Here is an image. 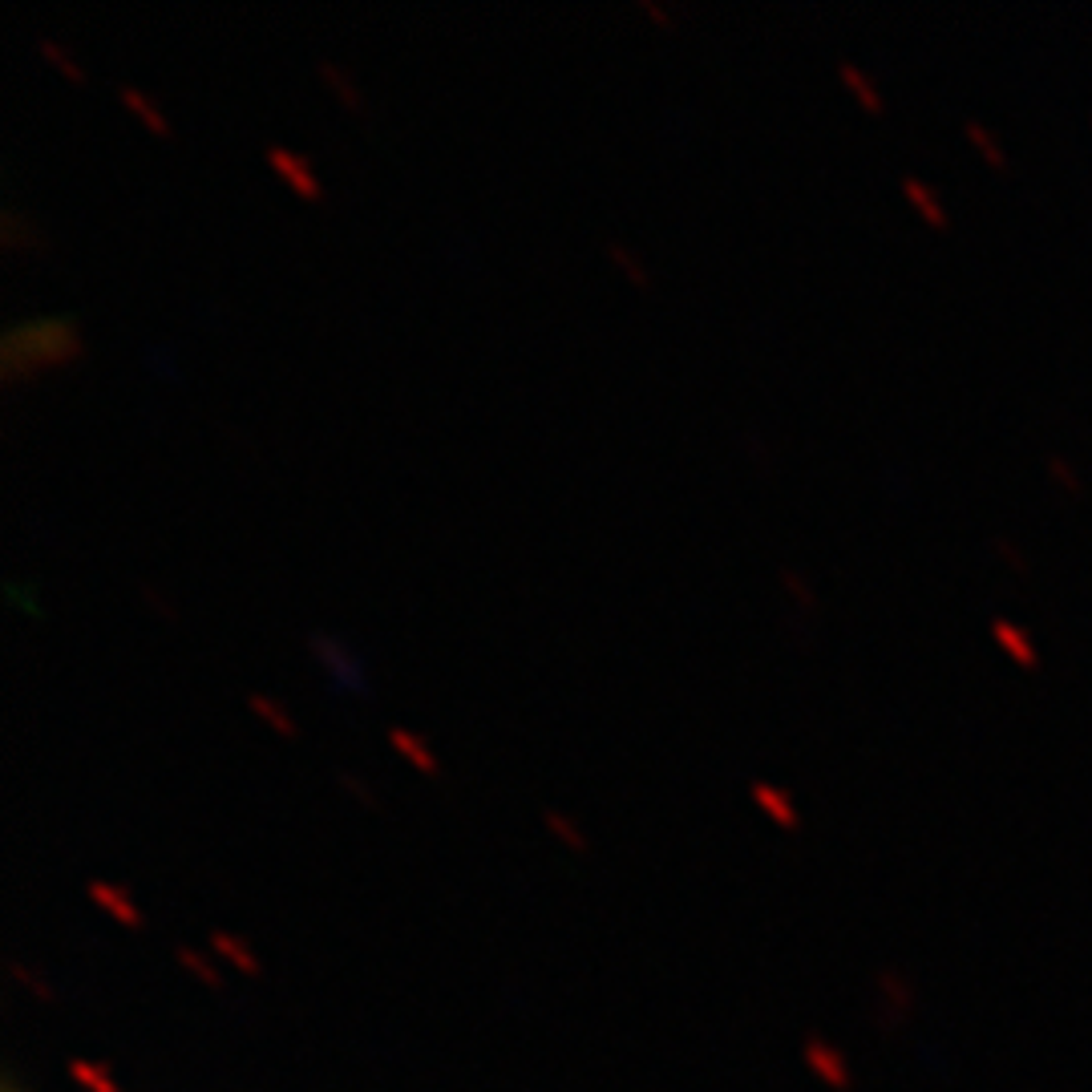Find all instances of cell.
Segmentation results:
<instances>
[{"instance_id": "277c9868", "label": "cell", "mask_w": 1092, "mask_h": 1092, "mask_svg": "<svg viewBox=\"0 0 1092 1092\" xmlns=\"http://www.w3.org/2000/svg\"><path fill=\"white\" fill-rule=\"evenodd\" d=\"M0 243H4V251H32V247H41L37 223L25 219L17 207H4L0 211Z\"/></svg>"}, {"instance_id": "9c48e42d", "label": "cell", "mask_w": 1092, "mask_h": 1092, "mask_svg": "<svg viewBox=\"0 0 1092 1092\" xmlns=\"http://www.w3.org/2000/svg\"><path fill=\"white\" fill-rule=\"evenodd\" d=\"M838 73H842V82H846L849 90L858 93V101H862L866 110H882L879 86H874V82H870V77H866V73H862V69L854 65V61H846V58L838 61Z\"/></svg>"}, {"instance_id": "6da1fadb", "label": "cell", "mask_w": 1092, "mask_h": 1092, "mask_svg": "<svg viewBox=\"0 0 1092 1092\" xmlns=\"http://www.w3.org/2000/svg\"><path fill=\"white\" fill-rule=\"evenodd\" d=\"M82 357V336L69 316H37L21 320L0 336V377L17 381L32 368L69 364Z\"/></svg>"}, {"instance_id": "3957f363", "label": "cell", "mask_w": 1092, "mask_h": 1092, "mask_svg": "<svg viewBox=\"0 0 1092 1092\" xmlns=\"http://www.w3.org/2000/svg\"><path fill=\"white\" fill-rule=\"evenodd\" d=\"M264 158H268V166H272L279 179H288L296 186V195L303 199H320V186L312 179V170H308V162H303V154L288 151V146H264Z\"/></svg>"}, {"instance_id": "4fadbf2b", "label": "cell", "mask_w": 1092, "mask_h": 1092, "mask_svg": "<svg viewBox=\"0 0 1092 1092\" xmlns=\"http://www.w3.org/2000/svg\"><path fill=\"white\" fill-rule=\"evenodd\" d=\"M777 578H781V587L789 591V599H793V604L805 607V611H814V604H818V599H814V587L797 575L789 563H781V567H777Z\"/></svg>"}, {"instance_id": "44dd1931", "label": "cell", "mask_w": 1092, "mask_h": 1092, "mask_svg": "<svg viewBox=\"0 0 1092 1092\" xmlns=\"http://www.w3.org/2000/svg\"><path fill=\"white\" fill-rule=\"evenodd\" d=\"M340 777H344V786H348V789H357V793H364V786L357 781V777H352V773H340Z\"/></svg>"}, {"instance_id": "5b68a950", "label": "cell", "mask_w": 1092, "mask_h": 1092, "mask_svg": "<svg viewBox=\"0 0 1092 1092\" xmlns=\"http://www.w3.org/2000/svg\"><path fill=\"white\" fill-rule=\"evenodd\" d=\"M992 636L1000 639L1003 647H1007V652H1011V656H1016L1020 664H1036V660H1040V652L1031 647L1028 632H1024V628H1016L1011 619H1003V615H996V619H992Z\"/></svg>"}, {"instance_id": "d6986e66", "label": "cell", "mask_w": 1092, "mask_h": 1092, "mask_svg": "<svg viewBox=\"0 0 1092 1092\" xmlns=\"http://www.w3.org/2000/svg\"><path fill=\"white\" fill-rule=\"evenodd\" d=\"M992 543H996V550H1000V554H1003V559H1007V563H1011V567H1016V571H1024V567H1028V559H1024V554H1020V546L1011 543V539H1007V534H996V539H992Z\"/></svg>"}, {"instance_id": "e0dca14e", "label": "cell", "mask_w": 1092, "mask_h": 1092, "mask_svg": "<svg viewBox=\"0 0 1092 1092\" xmlns=\"http://www.w3.org/2000/svg\"><path fill=\"white\" fill-rule=\"evenodd\" d=\"M753 793H757L760 801H765V805H769V810H773L777 818H786V821H789V801H786V793H781V789H773V786H753Z\"/></svg>"}, {"instance_id": "8992f818", "label": "cell", "mask_w": 1092, "mask_h": 1092, "mask_svg": "<svg viewBox=\"0 0 1092 1092\" xmlns=\"http://www.w3.org/2000/svg\"><path fill=\"white\" fill-rule=\"evenodd\" d=\"M903 190H907L910 203L927 214L935 227H947V207H942V199L935 195V186H927L918 175H903Z\"/></svg>"}, {"instance_id": "5bb4252c", "label": "cell", "mask_w": 1092, "mask_h": 1092, "mask_svg": "<svg viewBox=\"0 0 1092 1092\" xmlns=\"http://www.w3.org/2000/svg\"><path fill=\"white\" fill-rule=\"evenodd\" d=\"M963 130H968V138H971V142H975V146H979V151L987 154V158H992V162H996V166H1007V154H1003V146H1000V142H996V138H992V134H987V126H983V121H979V118H968V121H963Z\"/></svg>"}, {"instance_id": "30bf717a", "label": "cell", "mask_w": 1092, "mask_h": 1092, "mask_svg": "<svg viewBox=\"0 0 1092 1092\" xmlns=\"http://www.w3.org/2000/svg\"><path fill=\"white\" fill-rule=\"evenodd\" d=\"M316 73H320V77H324V82L333 86L336 97H340V101H344L348 110H361V90H357V86H352V82H348V77L340 73V65H336V61L316 58Z\"/></svg>"}, {"instance_id": "ffe728a7", "label": "cell", "mask_w": 1092, "mask_h": 1092, "mask_svg": "<svg viewBox=\"0 0 1092 1092\" xmlns=\"http://www.w3.org/2000/svg\"><path fill=\"white\" fill-rule=\"evenodd\" d=\"M636 4L652 17V21H656V25H667V8L660 4V0H636Z\"/></svg>"}, {"instance_id": "7c38bea8", "label": "cell", "mask_w": 1092, "mask_h": 1092, "mask_svg": "<svg viewBox=\"0 0 1092 1092\" xmlns=\"http://www.w3.org/2000/svg\"><path fill=\"white\" fill-rule=\"evenodd\" d=\"M389 741H393L396 749L405 753V757L413 760L417 769H425V773H433V757H429V749H425V741H417L413 732H405V728H389Z\"/></svg>"}, {"instance_id": "52a82bcc", "label": "cell", "mask_w": 1092, "mask_h": 1092, "mask_svg": "<svg viewBox=\"0 0 1092 1092\" xmlns=\"http://www.w3.org/2000/svg\"><path fill=\"white\" fill-rule=\"evenodd\" d=\"M118 97L126 101V106H130V110H134V114H138V118L146 121L151 130H158V134H166V114H162V110H158V106H154L151 97L138 90V86L121 82V86H118Z\"/></svg>"}, {"instance_id": "2e32d148", "label": "cell", "mask_w": 1092, "mask_h": 1092, "mask_svg": "<svg viewBox=\"0 0 1092 1092\" xmlns=\"http://www.w3.org/2000/svg\"><path fill=\"white\" fill-rule=\"evenodd\" d=\"M1048 470H1052V478L1061 485H1068V490H1080V470L1068 461L1064 454H1048Z\"/></svg>"}, {"instance_id": "ac0fdd59", "label": "cell", "mask_w": 1092, "mask_h": 1092, "mask_svg": "<svg viewBox=\"0 0 1092 1092\" xmlns=\"http://www.w3.org/2000/svg\"><path fill=\"white\" fill-rule=\"evenodd\" d=\"M142 599H146V604H151L158 615H175V604L166 599V591H158V583H151V578L142 583Z\"/></svg>"}, {"instance_id": "7a4b0ae2", "label": "cell", "mask_w": 1092, "mask_h": 1092, "mask_svg": "<svg viewBox=\"0 0 1092 1092\" xmlns=\"http://www.w3.org/2000/svg\"><path fill=\"white\" fill-rule=\"evenodd\" d=\"M303 643H308V652H312L320 664L328 667V684H333L336 692H364L361 660L352 656V647H348L344 639L316 628V632L303 636Z\"/></svg>"}, {"instance_id": "ba28073f", "label": "cell", "mask_w": 1092, "mask_h": 1092, "mask_svg": "<svg viewBox=\"0 0 1092 1092\" xmlns=\"http://www.w3.org/2000/svg\"><path fill=\"white\" fill-rule=\"evenodd\" d=\"M607 255H611V259L619 264V272L628 275V279H632L636 288H647V283H652V272H647V268L639 264V255H636V251H632V247H628L623 240H615V235H611V240H607Z\"/></svg>"}, {"instance_id": "9a60e30c", "label": "cell", "mask_w": 1092, "mask_h": 1092, "mask_svg": "<svg viewBox=\"0 0 1092 1092\" xmlns=\"http://www.w3.org/2000/svg\"><path fill=\"white\" fill-rule=\"evenodd\" d=\"M37 49H41L45 58L53 61L58 69H65V77H82V69L73 65V58H69V49H61L53 37H37Z\"/></svg>"}, {"instance_id": "8fae6325", "label": "cell", "mask_w": 1092, "mask_h": 1092, "mask_svg": "<svg viewBox=\"0 0 1092 1092\" xmlns=\"http://www.w3.org/2000/svg\"><path fill=\"white\" fill-rule=\"evenodd\" d=\"M247 708H251V712H259V716H264V721H268L275 732H283V736H292V732H296L292 716H288V712H283V708H279L272 697H264V692H247Z\"/></svg>"}]
</instances>
